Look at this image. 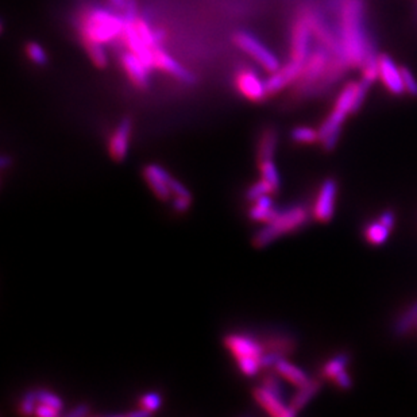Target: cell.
Instances as JSON below:
<instances>
[{
	"label": "cell",
	"instance_id": "obj_14",
	"mask_svg": "<svg viewBox=\"0 0 417 417\" xmlns=\"http://www.w3.org/2000/svg\"><path fill=\"white\" fill-rule=\"evenodd\" d=\"M253 397L257 401L259 407H262L269 415L274 417H292L295 416L296 412L289 407H287L281 397L277 394L269 392L264 386H257L253 389Z\"/></svg>",
	"mask_w": 417,
	"mask_h": 417
},
{
	"label": "cell",
	"instance_id": "obj_42",
	"mask_svg": "<svg viewBox=\"0 0 417 417\" xmlns=\"http://www.w3.org/2000/svg\"><path fill=\"white\" fill-rule=\"evenodd\" d=\"M34 414H35L37 416L41 417H54L60 415V412H58L57 409L51 408V407L46 405V404H41V402L37 404V408H35V412H34Z\"/></svg>",
	"mask_w": 417,
	"mask_h": 417
},
{
	"label": "cell",
	"instance_id": "obj_41",
	"mask_svg": "<svg viewBox=\"0 0 417 417\" xmlns=\"http://www.w3.org/2000/svg\"><path fill=\"white\" fill-rule=\"evenodd\" d=\"M169 185L172 189V194L174 196H192L191 192L184 187V184H181L178 180L171 177L169 180Z\"/></svg>",
	"mask_w": 417,
	"mask_h": 417
},
{
	"label": "cell",
	"instance_id": "obj_30",
	"mask_svg": "<svg viewBox=\"0 0 417 417\" xmlns=\"http://www.w3.org/2000/svg\"><path fill=\"white\" fill-rule=\"evenodd\" d=\"M35 395H37L38 402L46 404L51 408L57 409L58 412H61L64 404H62V400L57 394L49 392V391H45V389H40V391H35Z\"/></svg>",
	"mask_w": 417,
	"mask_h": 417
},
{
	"label": "cell",
	"instance_id": "obj_33",
	"mask_svg": "<svg viewBox=\"0 0 417 417\" xmlns=\"http://www.w3.org/2000/svg\"><path fill=\"white\" fill-rule=\"evenodd\" d=\"M26 53L28 56V58L38 64V65H44L46 64L48 61V56H46V51L44 50V48L35 42H30L27 46H26Z\"/></svg>",
	"mask_w": 417,
	"mask_h": 417
},
{
	"label": "cell",
	"instance_id": "obj_35",
	"mask_svg": "<svg viewBox=\"0 0 417 417\" xmlns=\"http://www.w3.org/2000/svg\"><path fill=\"white\" fill-rule=\"evenodd\" d=\"M37 404H38V400H37V395H35V391L26 393L21 404H19V414H22L25 416L33 415L35 412Z\"/></svg>",
	"mask_w": 417,
	"mask_h": 417
},
{
	"label": "cell",
	"instance_id": "obj_4",
	"mask_svg": "<svg viewBox=\"0 0 417 417\" xmlns=\"http://www.w3.org/2000/svg\"><path fill=\"white\" fill-rule=\"evenodd\" d=\"M224 344L237 359L239 370L246 377H253L262 368L261 355L264 354V346L255 342L253 338L231 334L224 338Z\"/></svg>",
	"mask_w": 417,
	"mask_h": 417
},
{
	"label": "cell",
	"instance_id": "obj_5",
	"mask_svg": "<svg viewBox=\"0 0 417 417\" xmlns=\"http://www.w3.org/2000/svg\"><path fill=\"white\" fill-rule=\"evenodd\" d=\"M235 44L246 51L247 54H250L258 64H261L268 72L273 74L277 69H280V61L275 57V54L268 49L255 35H253L251 33L247 31H239L238 34H235L234 37Z\"/></svg>",
	"mask_w": 417,
	"mask_h": 417
},
{
	"label": "cell",
	"instance_id": "obj_37",
	"mask_svg": "<svg viewBox=\"0 0 417 417\" xmlns=\"http://www.w3.org/2000/svg\"><path fill=\"white\" fill-rule=\"evenodd\" d=\"M137 26V30H138V34L139 37L148 44V46H151L153 49L155 48V40H154V31L150 28L148 21L145 19H137L135 22Z\"/></svg>",
	"mask_w": 417,
	"mask_h": 417
},
{
	"label": "cell",
	"instance_id": "obj_7",
	"mask_svg": "<svg viewBox=\"0 0 417 417\" xmlns=\"http://www.w3.org/2000/svg\"><path fill=\"white\" fill-rule=\"evenodd\" d=\"M380 78L385 88L394 96H401L407 92L401 69L397 68L392 57L385 53L380 56Z\"/></svg>",
	"mask_w": 417,
	"mask_h": 417
},
{
	"label": "cell",
	"instance_id": "obj_39",
	"mask_svg": "<svg viewBox=\"0 0 417 417\" xmlns=\"http://www.w3.org/2000/svg\"><path fill=\"white\" fill-rule=\"evenodd\" d=\"M123 11H124V14H123L124 22H137V1L135 0H127Z\"/></svg>",
	"mask_w": 417,
	"mask_h": 417
},
{
	"label": "cell",
	"instance_id": "obj_45",
	"mask_svg": "<svg viewBox=\"0 0 417 417\" xmlns=\"http://www.w3.org/2000/svg\"><path fill=\"white\" fill-rule=\"evenodd\" d=\"M380 223L384 224L386 228L392 230V227L394 225V215H393L392 211H385L380 218Z\"/></svg>",
	"mask_w": 417,
	"mask_h": 417
},
{
	"label": "cell",
	"instance_id": "obj_13",
	"mask_svg": "<svg viewBox=\"0 0 417 417\" xmlns=\"http://www.w3.org/2000/svg\"><path fill=\"white\" fill-rule=\"evenodd\" d=\"M133 123L130 118H123L111 134L108 142V153L115 162H122L128 151V142L131 137Z\"/></svg>",
	"mask_w": 417,
	"mask_h": 417
},
{
	"label": "cell",
	"instance_id": "obj_28",
	"mask_svg": "<svg viewBox=\"0 0 417 417\" xmlns=\"http://www.w3.org/2000/svg\"><path fill=\"white\" fill-rule=\"evenodd\" d=\"M389 232H391V230L386 228L380 221L373 223L368 225V230H366V239L373 245H381L388 239Z\"/></svg>",
	"mask_w": 417,
	"mask_h": 417
},
{
	"label": "cell",
	"instance_id": "obj_26",
	"mask_svg": "<svg viewBox=\"0 0 417 417\" xmlns=\"http://www.w3.org/2000/svg\"><path fill=\"white\" fill-rule=\"evenodd\" d=\"M83 41H84V46L87 49V53L90 54L94 64L99 68H104L108 62V57H107L105 50L103 48V44L90 41V40H83Z\"/></svg>",
	"mask_w": 417,
	"mask_h": 417
},
{
	"label": "cell",
	"instance_id": "obj_43",
	"mask_svg": "<svg viewBox=\"0 0 417 417\" xmlns=\"http://www.w3.org/2000/svg\"><path fill=\"white\" fill-rule=\"evenodd\" d=\"M334 381H335V384L341 388V389H350L351 388V385H352V381H351V378H350V375H348V373L347 371H341L339 374H337L335 375V378H334Z\"/></svg>",
	"mask_w": 417,
	"mask_h": 417
},
{
	"label": "cell",
	"instance_id": "obj_16",
	"mask_svg": "<svg viewBox=\"0 0 417 417\" xmlns=\"http://www.w3.org/2000/svg\"><path fill=\"white\" fill-rule=\"evenodd\" d=\"M237 85L246 98L253 101H261L266 95H269L266 90V81L251 71H244L238 74Z\"/></svg>",
	"mask_w": 417,
	"mask_h": 417
},
{
	"label": "cell",
	"instance_id": "obj_29",
	"mask_svg": "<svg viewBox=\"0 0 417 417\" xmlns=\"http://www.w3.org/2000/svg\"><path fill=\"white\" fill-rule=\"evenodd\" d=\"M291 138L297 144H314L319 141V131L311 127H296L291 133Z\"/></svg>",
	"mask_w": 417,
	"mask_h": 417
},
{
	"label": "cell",
	"instance_id": "obj_24",
	"mask_svg": "<svg viewBox=\"0 0 417 417\" xmlns=\"http://www.w3.org/2000/svg\"><path fill=\"white\" fill-rule=\"evenodd\" d=\"M258 168H259V172H261V178L269 184L270 188L275 194L280 188V177H278L277 168L273 164V161L271 160L258 161Z\"/></svg>",
	"mask_w": 417,
	"mask_h": 417
},
{
	"label": "cell",
	"instance_id": "obj_23",
	"mask_svg": "<svg viewBox=\"0 0 417 417\" xmlns=\"http://www.w3.org/2000/svg\"><path fill=\"white\" fill-rule=\"evenodd\" d=\"M358 90V83L355 81H350L348 84H346L342 90V92L339 94V96L335 101V107L337 110L346 112V114H351V108L354 104V98Z\"/></svg>",
	"mask_w": 417,
	"mask_h": 417
},
{
	"label": "cell",
	"instance_id": "obj_20",
	"mask_svg": "<svg viewBox=\"0 0 417 417\" xmlns=\"http://www.w3.org/2000/svg\"><path fill=\"white\" fill-rule=\"evenodd\" d=\"M321 382L318 380H311L307 385L298 388V391L295 394L293 400L291 401V408L295 411L296 414L301 411L320 391Z\"/></svg>",
	"mask_w": 417,
	"mask_h": 417
},
{
	"label": "cell",
	"instance_id": "obj_44",
	"mask_svg": "<svg viewBox=\"0 0 417 417\" xmlns=\"http://www.w3.org/2000/svg\"><path fill=\"white\" fill-rule=\"evenodd\" d=\"M67 415H68V416L74 417L87 416V415H90V407H88V405H85V404L77 405L74 409H72L71 412H68Z\"/></svg>",
	"mask_w": 417,
	"mask_h": 417
},
{
	"label": "cell",
	"instance_id": "obj_25",
	"mask_svg": "<svg viewBox=\"0 0 417 417\" xmlns=\"http://www.w3.org/2000/svg\"><path fill=\"white\" fill-rule=\"evenodd\" d=\"M417 323V301L411 305V308L402 314V316L397 320L394 325V331L397 335H405L409 332L412 327H415Z\"/></svg>",
	"mask_w": 417,
	"mask_h": 417
},
{
	"label": "cell",
	"instance_id": "obj_10",
	"mask_svg": "<svg viewBox=\"0 0 417 417\" xmlns=\"http://www.w3.org/2000/svg\"><path fill=\"white\" fill-rule=\"evenodd\" d=\"M123 41L126 42L127 48L134 54H137L148 68L155 67L154 61V49L148 46V44L139 37L135 22H126L122 33Z\"/></svg>",
	"mask_w": 417,
	"mask_h": 417
},
{
	"label": "cell",
	"instance_id": "obj_34",
	"mask_svg": "<svg viewBox=\"0 0 417 417\" xmlns=\"http://www.w3.org/2000/svg\"><path fill=\"white\" fill-rule=\"evenodd\" d=\"M370 87H371V84H368V81H365V80H361L358 83V90H357L355 98H354V104H352V108H351V114H357L361 110V107L365 103V99L368 96Z\"/></svg>",
	"mask_w": 417,
	"mask_h": 417
},
{
	"label": "cell",
	"instance_id": "obj_17",
	"mask_svg": "<svg viewBox=\"0 0 417 417\" xmlns=\"http://www.w3.org/2000/svg\"><path fill=\"white\" fill-rule=\"evenodd\" d=\"M154 61L157 68L167 71L168 74H172L176 78L187 84H194L195 76L189 71H187L181 64H178L165 50L161 49V46L154 49Z\"/></svg>",
	"mask_w": 417,
	"mask_h": 417
},
{
	"label": "cell",
	"instance_id": "obj_19",
	"mask_svg": "<svg viewBox=\"0 0 417 417\" xmlns=\"http://www.w3.org/2000/svg\"><path fill=\"white\" fill-rule=\"evenodd\" d=\"M280 212L273 207V201L269 195L259 197L254 201V205L250 210V219L262 223H270L277 218Z\"/></svg>",
	"mask_w": 417,
	"mask_h": 417
},
{
	"label": "cell",
	"instance_id": "obj_18",
	"mask_svg": "<svg viewBox=\"0 0 417 417\" xmlns=\"http://www.w3.org/2000/svg\"><path fill=\"white\" fill-rule=\"evenodd\" d=\"M274 368H275V373H278V375L284 377L287 381H289L297 388H301L311 381V378L308 377V374L305 371H303L301 368H297L293 364L288 362L284 358L275 364Z\"/></svg>",
	"mask_w": 417,
	"mask_h": 417
},
{
	"label": "cell",
	"instance_id": "obj_22",
	"mask_svg": "<svg viewBox=\"0 0 417 417\" xmlns=\"http://www.w3.org/2000/svg\"><path fill=\"white\" fill-rule=\"evenodd\" d=\"M348 114H346V112H342V111H339V110H337V108H334L332 110V112L328 115V118L323 122V124L320 126L319 130V141L321 142L325 137H328L330 134H332V133H335V131H338V130H342V124H343L344 121H346V117H347Z\"/></svg>",
	"mask_w": 417,
	"mask_h": 417
},
{
	"label": "cell",
	"instance_id": "obj_31",
	"mask_svg": "<svg viewBox=\"0 0 417 417\" xmlns=\"http://www.w3.org/2000/svg\"><path fill=\"white\" fill-rule=\"evenodd\" d=\"M161 404H162V397L158 393H146L139 400V408L148 411V414H153L157 409H160Z\"/></svg>",
	"mask_w": 417,
	"mask_h": 417
},
{
	"label": "cell",
	"instance_id": "obj_2",
	"mask_svg": "<svg viewBox=\"0 0 417 417\" xmlns=\"http://www.w3.org/2000/svg\"><path fill=\"white\" fill-rule=\"evenodd\" d=\"M123 17H118L105 8L90 10L81 22L83 40L95 42H110L117 37L122 35L124 28Z\"/></svg>",
	"mask_w": 417,
	"mask_h": 417
},
{
	"label": "cell",
	"instance_id": "obj_9",
	"mask_svg": "<svg viewBox=\"0 0 417 417\" xmlns=\"http://www.w3.org/2000/svg\"><path fill=\"white\" fill-rule=\"evenodd\" d=\"M331 51L327 49L325 46H320L315 51L311 53L309 58L307 60L304 65V71L301 74V80L304 81L305 85L314 84L316 80H319L321 76H324L325 72H328V68L331 65L330 57Z\"/></svg>",
	"mask_w": 417,
	"mask_h": 417
},
{
	"label": "cell",
	"instance_id": "obj_46",
	"mask_svg": "<svg viewBox=\"0 0 417 417\" xmlns=\"http://www.w3.org/2000/svg\"><path fill=\"white\" fill-rule=\"evenodd\" d=\"M110 1H111V4H112L115 8L123 10V8L126 7V1H127V0H110Z\"/></svg>",
	"mask_w": 417,
	"mask_h": 417
},
{
	"label": "cell",
	"instance_id": "obj_11",
	"mask_svg": "<svg viewBox=\"0 0 417 417\" xmlns=\"http://www.w3.org/2000/svg\"><path fill=\"white\" fill-rule=\"evenodd\" d=\"M303 62H298L295 60H291L288 64H285L282 68L277 69L275 72L270 74L269 78L266 80V90L269 95H274L282 88L288 87L291 83H293L298 77H301L304 71Z\"/></svg>",
	"mask_w": 417,
	"mask_h": 417
},
{
	"label": "cell",
	"instance_id": "obj_12",
	"mask_svg": "<svg viewBox=\"0 0 417 417\" xmlns=\"http://www.w3.org/2000/svg\"><path fill=\"white\" fill-rule=\"evenodd\" d=\"M337 191H338V185L334 178H328L323 182L314 208V215L318 221H328L332 219Z\"/></svg>",
	"mask_w": 417,
	"mask_h": 417
},
{
	"label": "cell",
	"instance_id": "obj_32",
	"mask_svg": "<svg viewBox=\"0 0 417 417\" xmlns=\"http://www.w3.org/2000/svg\"><path fill=\"white\" fill-rule=\"evenodd\" d=\"M270 194H274L273 189L270 188V185L266 181H264V180L261 178L258 182L253 184V185L248 188L246 196H247V198H248L250 201H255L257 198L265 196V195H270Z\"/></svg>",
	"mask_w": 417,
	"mask_h": 417
},
{
	"label": "cell",
	"instance_id": "obj_15",
	"mask_svg": "<svg viewBox=\"0 0 417 417\" xmlns=\"http://www.w3.org/2000/svg\"><path fill=\"white\" fill-rule=\"evenodd\" d=\"M121 62L130 80L138 88H148L150 84L148 65L133 51H124L121 56Z\"/></svg>",
	"mask_w": 417,
	"mask_h": 417
},
{
	"label": "cell",
	"instance_id": "obj_40",
	"mask_svg": "<svg viewBox=\"0 0 417 417\" xmlns=\"http://www.w3.org/2000/svg\"><path fill=\"white\" fill-rule=\"evenodd\" d=\"M192 204V196H174L172 205L174 211L185 212Z\"/></svg>",
	"mask_w": 417,
	"mask_h": 417
},
{
	"label": "cell",
	"instance_id": "obj_21",
	"mask_svg": "<svg viewBox=\"0 0 417 417\" xmlns=\"http://www.w3.org/2000/svg\"><path fill=\"white\" fill-rule=\"evenodd\" d=\"M277 141H278V134L275 130L266 128L262 133L258 144V161L273 158V154L277 148Z\"/></svg>",
	"mask_w": 417,
	"mask_h": 417
},
{
	"label": "cell",
	"instance_id": "obj_1",
	"mask_svg": "<svg viewBox=\"0 0 417 417\" xmlns=\"http://www.w3.org/2000/svg\"><path fill=\"white\" fill-rule=\"evenodd\" d=\"M370 40L365 0H343L341 4V41L348 67L362 68Z\"/></svg>",
	"mask_w": 417,
	"mask_h": 417
},
{
	"label": "cell",
	"instance_id": "obj_36",
	"mask_svg": "<svg viewBox=\"0 0 417 417\" xmlns=\"http://www.w3.org/2000/svg\"><path fill=\"white\" fill-rule=\"evenodd\" d=\"M401 74H402V80H404V85H405V91L408 95L417 98V78L412 74V71L407 67H401Z\"/></svg>",
	"mask_w": 417,
	"mask_h": 417
},
{
	"label": "cell",
	"instance_id": "obj_38",
	"mask_svg": "<svg viewBox=\"0 0 417 417\" xmlns=\"http://www.w3.org/2000/svg\"><path fill=\"white\" fill-rule=\"evenodd\" d=\"M277 375H278V373L277 374H266L264 378H262V385L261 386H264L265 389H268L269 392L274 393V394H277L278 397H281L282 395V391H281V385H280V381H278V378H277Z\"/></svg>",
	"mask_w": 417,
	"mask_h": 417
},
{
	"label": "cell",
	"instance_id": "obj_3",
	"mask_svg": "<svg viewBox=\"0 0 417 417\" xmlns=\"http://www.w3.org/2000/svg\"><path fill=\"white\" fill-rule=\"evenodd\" d=\"M308 219V212L304 207H293L284 212H280L274 221L266 223L264 228H261L255 237L253 238V245L257 248H262L269 245L281 235L295 231L301 227Z\"/></svg>",
	"mask_w": 417,
	"mask_h": 417
},
{
	"label": "cell",
	"instance_id": "obj_8",
	"mask_svg": "<svg viewBox=\"0 0 417 417\" xmlns=\"http://www.w3.org/2000/svg\"><path fill=\"white\" fill-rule=\"evenodd\" d=\"M144 178L148 182L151 192L158 197L161 201H169L172 197V189L169 185L171 174L167 172L164 168L150 164L148 167L144 168Z\"/></svg>",
	"mask_w": 417,
	"mask_h": 417
},
{
	"label": "cell",
	"instance_id": "obj_27",
	"mask_svg": "<svg viewBox=\"0 0 417 417\" xmlns=\"http://www.w3.org/2000/svg\"><path fill=\"white\" fill-rule=\"evenodd\" d=\"M348 361H350L348 354H344L343 352V354L337 355L335 358H332L331 361H328V362L325 364V366L323 368V374H324L327 378L334 380L337 374H339L341 371H343L346 366H347V364H348Z\"/></svg>",
	"mask_w": 417,
	"mask_h": 417
},
{
	"label": "cell",
	"instance_id": "obj_6",
	"mask_svg": "<svg viewBox=\"0 0 417 417\" xmlns=\"http://www.w3.org/2000/svg\"><path fill=\"white\" fill-rule=\"evenodd\" d=\"M312 35L314 28L307 18H301L296 22L292 34V60L305 64L312 53Z\"/></svg>",
	"mask_w": 417,
	"mask_h": 417
},
{
	"label": "cell",
	"instance_id": "obj_47",
	"mask_svg": "<svg viewBox=\"0 0 417 417\" xmlns=\"http://www.w3.org/2000/svg\"><path fill=\"white\" fill-rule=\"evenodd\" d=\"M415 327H417V323H416V325H415Z\"/></svg>",
	"mask_w": 417,
	"mask_h": 417
}]
</instances>
